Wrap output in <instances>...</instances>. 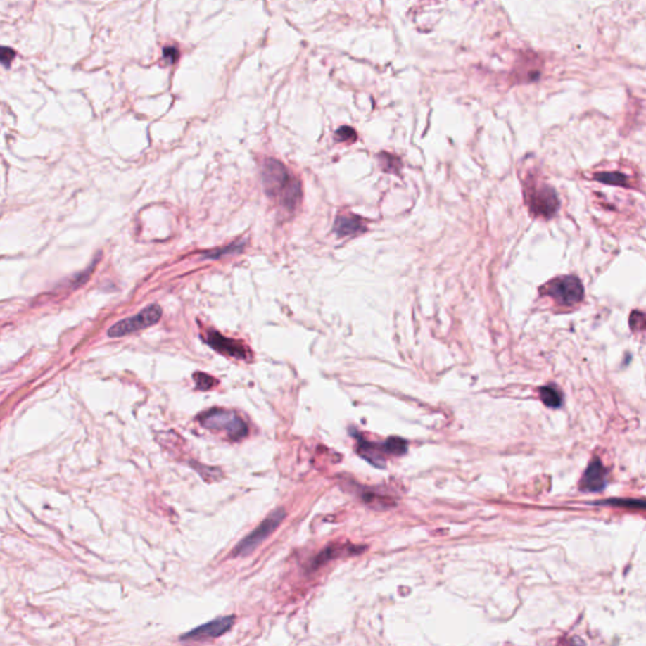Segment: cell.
I'll list each match as a JSON object with an SVG mask.
<instances>
[{
	"label": "cell",
	"instance_id": "6da1fadb",
	"mask_svg": "<svg viewBox=\"0 0 646 646\" xmlns=\"http://www.w3.org/2000/svg\"><path fill=\"white\" fill-rule=\"evenodd\" d=\"M262 184L267 195L279 202L281 208L293 211L302 197V187L293 177L286 165L277 159L269 158L262 168Z\"/></svg>",
	"mask_w": 646,
	"mask_h": 646
},
{
	"label": "cell",
	"instance_id": "7a4b0ae2",
	"mask_svg": "<svg viewBox=\"0 0 646 646\" xmlns=\"http://www.w3.org/2000/svg\"><path fill=\"white\" fill-rule=\"evenodd\" d=\"M525 202L531 214L549 219L559 208V200L555 189L542 183L529 182L525 187Z\"/></svg>",
	"mask_w": 646,
	"mask_h": 646
},
{
	"label": "cell",
	"instance_id": "3957f363",
	"mask_svg": "<svg viewBox=\"0 0 646 646\" xmlns=\"http://www.w3.org/2000/svg\"><path fill=\"white\" fill-rule=\"evenodd\" d=\"M540 293L555 299L558 305H567V307L577 305L585 296L582 283L577 277H574V275L558 277V278L552 279L545 286L540 288Z\"/></svg>",
	"mask_w": 646,
	"mask_h": 646
},
{
	"label": "cell",
	"instance_id": "277c9868",
	"mask_svg": "<svg viewBox=\"0 0 646 646\" xmlns=\"http://www.w3.org/2000/svg\"><path fill=\"white\" fill-rule=\"evenodd\" d=\"M200 422L203 427L208 429L225 431L229 437L234 441L241 439L248 434V427L245 422L234 412H229L225 409L208 410V413L201 415Z\"/></svg>",
	"mask_w": 646,
	"mask_h": 646
},
{
	"label": "cell",
	"instance_id": "5b68a950",
	"mask_svg": "<svg viewBox=\"0 0 646 646\" xmlns=\"http://www.w3.org/2000/svg\"><path fill=\"white\" fill-rule=\"evenodd\" d=\"M162 317V308L158 305H148L141 313L135 315L133 317L122 319L120 322L115 323L108 331L109 337H122V336L134 334L139 329H146L158 322Z\"/></svg>",
	"mask_w": 646,
	"mask_h": 646
},
{
	"label": "cell",
	"instance_id": "8992f818",
	"mask_svg": "<svg viewBox=\"0 0 646 646\" xmlns=\"http://www.w3.org/2000/svg\"><path fill=\"white\" fill-rule=\"evenodd\" d=\"M284 518H286V512L283 509H278L274 512H272L268 518L256 528L255 531H251L248 537L239 543L234 550V555L244 557L251 553L256 547H259L260 543L264 542L279 526Z\"/></svg>",
	"mask_w": 646,
	"mask_h": 646
},
{
	"label": "cell",
	"instance_id": "52a82bcc",
	"mask_svg": "<svg viewBox=\"0 0 646 646\" xmlns=\"http://www.w3.org/2000/svg\"><path fill=\"white\" fill-rule=\"evenodd\" d=\"M235 621L234 616L219 617L214 621L203 623L198 628L191 630L187 634L181 636V640H206V639H216L219 636L227 633L232 628V623Z\"/></svg>",
	"mask_w": 646,
	"mask_h": 646
},
{
	"label": "cell",
	"instance_id": "ba28073f",
	"mask_svg": "<svg viewBox=\"0 0 646 646\" xmlns=\"http://www.w3.org/2000/svg\"><path fill=\"white\" fill-rule=\"evenodd\" d=\"M205 341L221 354L241 360L248 357V348H245L243 342L227 338L225 336L220 335L216 331H210L205 337Z\"/></svg>",
	"mask_w": 646,
	"mask_h": 646
},
{
	"label": "cell",
	"instance_id": "9c48e42d",
	"mask_svg": "<svg viewBox=\"0 0 646 646\" xmlns=\"http://www.w3.org/2000/svg\"><path fill=\"white\" fill-rule=\"evenodd\" d=\"M606 488V469L600 458H593L585 469L581 481V490L585 493H600Z\"/></svg>",
	"mask_w": 646,
	"mask_h": 646
},
{
	"label": "cell",
	"instance_id": "30bf717a",
	"mask_svg": "<svg viewBox=\"0 0 646 646\" xmlns=\"http://www.w3.org/2000/svg\"><path fill=\"white\" fill-rule=\"evenodd\" d=\"M367 230L364 220L356 215L348 214L337 216L334 224V232L338 238H353Z\"/></svg>",
	"mask_w": 646,
	"mask_h": 646
},
{
	"label": "cell",
	"instance_id": "8fae6325",
	"mask_svg": "<svg viewBox=\"0 0 646 646\" xmlns=\"http://www.w3.org/2000/svg\"><path fill=\"white\" fill-rule=\"evenodd\" d=\"M540 399L548 408H559L563 402L561 393L555 386L540 388Z\"/></svg>",
	"mask_w": 646,
	"mask_h": 646
},
{
	"label": "cell",
	"instance_id": "7c38bea8",
	"mask_svg": "<svg viewBox=\"0 0 646 646\" xmlns=\"http://www.w3.org/2000/svg\"><path fill=\"white\" fill-rule=\"evenodd\" d=\"M595 179L600 182L611 184V186H621L628 187V178L620 172H601L595 175Z\"/></svg>",
	"mask_w": 646,
	"mask_h": 646
},
{
	"label": "cell",
	"instance_id": "4fadbf2b",
	"mask_svg": "<svg viewBox=\"0 0 646 646\" xmlns=\"http://www.w3.org/2000/svg\"><path fill=\"white\" fill-rule=\"evenodd\" d=\"M593 504L595 505L621 506V507H628V509H642V510H646V500H639V499H609V500L596 501Z\"/></svg>",
	"mask_w": 646,
	"mask_h": 646
},
{
	"label": "cell",
	"instance_id": "5bb4252c",
	"mask_svg": "<svg viewBox=\"0 0 646 646\" xmlns=\"http://www.w3.org/2000/svg\"><path fill=\"white\" fill-rule=\"evenodd\" d=\"M359 452L362 457L366 458L372 464L379 466V464H383L381 458L379 456V448L376 445L365 442V441H360Z\"/></svg>",
	"mask_w": 646,
	"mask_h": 646
},
{
	"label": "cell",
	"instance_id": "9a60e30c",
	"mask_svg": "<svg viewBox=\"0 0 646 646\" xmlns=\"http://www.w3.org/2000/svg\"><path fill=\"white\" fill-rule=\"evenodd\" d=\"M378 157L379 160H380V165H381V168L385 172L395 173V175L399 173L400 168H402L400 159L395 157V156H393V154H389V153H381Z\"/></svg>",
	"mask_w": 646,
	"mask_h": 646
},
{
	"label": "cell",
	"instance_id": "2e32d148",
	"mask_svg": "<svg viewBox=\"0 0 646 646\" xmlns=\"http://www.w3.org/2000/svg\"><path fill=\"white\" fill-rule=\"evenodd\" d=\"M244 241H236V243L229 245V246H225V248H222V249L208 251V253H205V254H203V259H219V258H221L222 255H226V254L239 253V251L244 249Z\"/></svg>",
	"mask_w": 646,
	"mask_h": 646
},
{
	"label": "cell",
	"instance_id": "e0dca14e",
	"mask_svg": "<svg viewBox=\"0 0 646 646\" xmlns=\"http://www.w3.org/2000/svg\"><path fill=\"white\" fill-rule=\"evenodd\" d=\"M383 448L391 455H404L408 450V445L404 439L391 437L385 442Z\"/></svg>",
	"mask_w": 646,
	"mask_h": 646
},
{
	"label": "cell",
	"instance_id": "ac0fdd59",
	"mask_svg": "<svg viewBox=\"0 0 646 646\" xmlns=\"http://www.w3.org/2000/svg\"><path fill=\"white\" fill-rule=\"evenodd\" d=\"M335 139L341 143H354L357 139V135L354 129L350 127H342L336 132Z\"/></svg>",
	"mask_w": 646,
	"mask_h": 646
},
{
	"label": "cell",
	"instance_id": "d6986e66",
	"mask_svg": "<svg viewBox=\"0 0 646 646\" xmlns=\"http://www.w3.org/2000/svg\"><path fill=\"white\" fill-rule=\"evenodd\" d=\"M194 379H195L197 388L201 389V391H208L214 385H216V380L213 376L208 375V374H203V372H197V374H195Z\"/></svg>",
	"mask_w": 646,
	"mask_h": 646
},
{
	"label": "cell",
	"instance_id": "ffe728a7",
	"mask_svg": "<svg viewBox=\"0 0 646 646\" xmlns=\"http://www.w3.org/2000/svg\"><path fill=\"white\" fill-rule=\"evenodd\" d=\"M630 326L633 331L646 329V315L640 312H634L630 318Z\"/></svg>",
	"mask_w": 646,
	"mask_h": 646
},
{
	"label": "cell",
	"instance_id": "44dd1931",
	"mask_svg": "<svg viewBox=\"0 0 646 646\" xmlns=\"http://www.w3.org/2000/svg\"><path fill=\"white\" fill-rule=\"evenodd\" d=\"M178 57H179V52H178V49L176 47H165L163 49V58L167 61L175 63V62L177 61Z\"/></svg>",
	"mask_w": 646,
	"mask_h": 646
},
{
	"label": "cell",
	"instance_id": "7402d4cb",
	"mask_svg": "<svg viewBox=\"0 0 646 646\" xmlns=\"http://www.w3.org/2000/svg\"><path fill=\"white\" fill-rule=\"evenodd\" d=\"M14 57H15V52H14L12 49L4 47L3 51H1V63H3L6 68H9V66H11V63H12Z\"/></svg>",
	"mask_w": 646,
	"mask_h": 646
}]
</instances>
